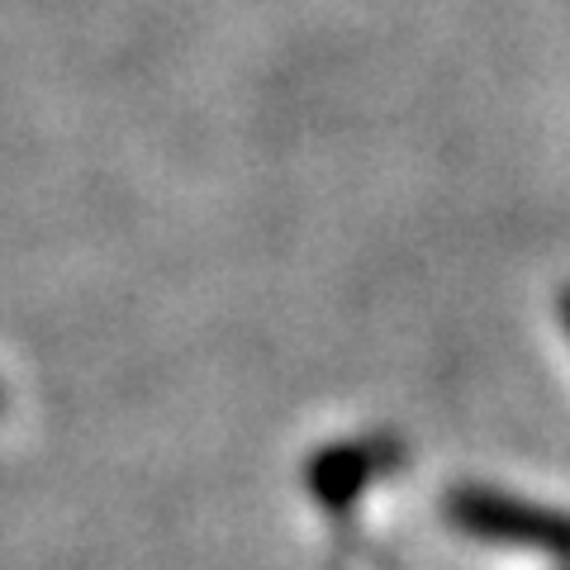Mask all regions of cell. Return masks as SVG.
Wrapping results in <instances>:
<instances>
[{"mask_svg": "<svg viewBox=\"0 0 570 570\" xmlns=\"http://www.w3.org/2000/svg\"><path fill=\"white\" fill-rule=\"evenodd\" d=\"M442 513H448V523L456 532H466L475 542L542 551V557H557L570 566V513L566 509H547V504H532V499L485 490V485H461L448 494Z\"/></svg>", "mask_w": 570, "mask_h": 570, "instance_id": "obj_1", "label": "cell"}, {"mask_svg": "<svg viewBox=\"0 0 570 570\" xmlns=\"http://www.w3.org/2000/svg\"><path fill=\"white\" fill-rule=\"evenodd\" d=\"M385 466H390V461L381 452V442H337V448H324L309 461L305 485H309L318 509L343 513V509H352L356 499H362V490Z\"/></svg>", "mask_w": 570, "mask_h": 570, "instance_id": "obj_2", "label": "cell"}, {"mask_svg": "<svg viewBox=\"0 0 570 570\" xmlns=\"http://www.w3.org/2000/svg\"><path fill=\"white\" fill-rule=\"evenodd\" d=\"M561 324H566V333H570V285L561 291Z\"/></svg>", "mask_w": 570, "mask_h": 570, "instance_id": "obj_3", "label": "cell"}]
</instances>
